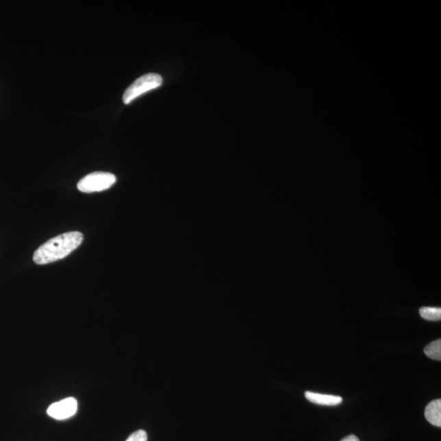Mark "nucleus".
Segmentation results:
<instances>
[{"label": "nucleus", "instance_id": "39448f33", "mask_svg": "<svg viewBox=\"0 0 441 441\" xmlns=\"http://www.w3.org/2000/svg\"><path fill=\"white\" fill-rule=\"evenodd\" d=\"M305 396L307 400L311 402V403L319 405L336 406L340 405L342 402L341 396L324 395V394L311 392H306Z\"/></svg>", "mask_w": 441, "mask_h": 441}, {"label": "nucleus", "instance_id": "423d86ee", "mask_svg": "<svg viewBox=\"0 0 441 441\" xmlns=\"http://www.w3.org/2000/svg\"><path fill=\"white\" fill-rule=\"evenodd\" d=\"M425 418L431 425L441 427V400L430 402L425 409Z\"/></svg>", "mask_w": 441, "mask_h": 441}, {"label": "nucleus", "instance_id": "0eeeda50", "mask_svg": "<svg viewBox=\"0 0 441 441\" xmlns=\"http://www.w3.org/2000/svg\"><path fill=\"white\" fill-rule=\"evenodd\" d=\"M424 353L427 357L435 359V361H440L441 359V341L440 339L436 340L428 344L424 348Z\"/></svg>", "mask_w": 441, "mask_h": 441}, {"label": "nucleus", "instance_id": "1a4fd4ad", "mask_svg": "<svg viewBox=\"0 0 441 441\" xmlns=\"http://www.w3.org/2000/svg\"><path fill=\"white\" fill-rule=\"evenodd\" d=\"M126 441H147V432L143 430L136 431Z\"/></svg>", "mask_w": 441, "mask_h": 441}, {"label": "nucleus", "instance_id": "20e7f679", "mask_svg": "<svg viewBox=\"0 0 441 441\" xmlns=\"http://www.w3.org/2000/svg\"><path fill=\"white\" fill-rule=\"evenodd\" d=\"M77 408H78L77 401L75 398L69 397L51 405L47 413L57 420H64L74 416L77 412Z\"/></svg>", "mask_w": 441, "mask_h": 441}, {"label": "nucleus", "instance_id": "6e6552de", "mask_svg": "<svg viewBox=\"0 0 441 441\" xmlns=\"http://www.w3.org/2000/svg\"><path fill=\"white\" fill-rule=\"evenodd\" d=\"M422 318L430 321H439L441 319V308L423 307L419 311Z\"/></svg>", "mask_w": 441, "mask_h": 441}, {"label": "nucleus", "instance_id": "f03ea898", "mask_svg": "<svg viewBox=\"0 0 441 441\" xmlns=\"http://www.w3.org/2000/svg\"><path fill=\"white\" fill-rule=\"evenodd\" d=\"M163 84V78L155 73L144 75L136 80L130 87L126 89L123 96L124 104H130L143 94L151 90L159 88Z\"/></svg>", "mask_w": 441, "mask_h": 441}, {"label": "nucleus", "instance_id": "9d476101", "mask_svg": "<svg viewBox=\"0 0 441 441\" xmlns=\"http://www.w3.org/2000/svg\"><path fill=\"white\" fill-rule=\"evenodd\" d=\"M341 441H359V440L357 436L350 435V436H346V438L342 439Z\"/></svg>", "mask_w": 441, "mask_h": 441}, {"label": "nucleus", "instance_id": "f257e3e1", "mask_svg": "<svg viewBox=\"0 0 441 441\" xmlns=\"http://www.w3.org/2000/svg\"><path fill=\"white\" fill-rule=\"evenodd\" d=\"M84 241V235L79 231H71L49 239L35 252L34 262L45 265L65 259L76 250Z\"/></svg>", "mask_w": 441, "mask_h": 441}, {"label": "nucleus", "instance_id": "7ed1b4c3", "mask_svg": "<svg viewBox=\"0 0 441 441\" xmlns=\"http://www.w3.org/2000/svg\"><path fill=\"white\" fill-rule=\"evenodd\" d=\"M117 182V177L114 174L105 172L92 173L78 182V189L84 193H93L109 189Z\"/></svg>", "mask_w": 441, "mask_h": 441}]
</instances>
